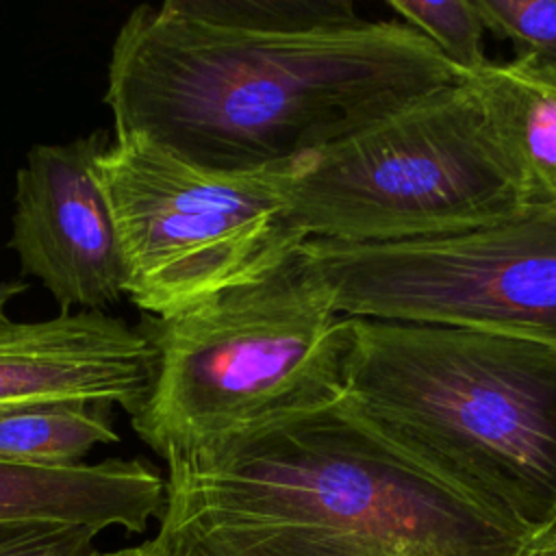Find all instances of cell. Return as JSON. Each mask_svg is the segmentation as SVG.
I'll use <instances>...</instances> for the list:
<instances>
[{"mask_svg":"<svg viewBox=\"0 0 556 556\" xmlns=\"http://www.w3.org/2000/svg\"><path fill=\"white\" fill-rule=\"evenodd\" d=\"M463 76L404 22L267 35L195 0L135 7L111 48L115 137L219 172L282 169Z\"/></svg>","mask_w":556,"mask_h":556,"instance_id":"obj_1","label":"cell"},{"mask_svg":"<svg viewBox=\"0 0 556 556\" xmlns=\"http://www.w3.org/2000/svg\"><path fill=\"white\" fill-rule=\"evenodd\" d=\"M172 556H528L506 523L339 397L163 458Z\"/></svg>","mask_w":556,"mask_h":556,"instance_id":"obj_2","label":"cell"},{"mask_svg":"<svg viewBox=\"0 0 556 556\" xmlns=\"http://www.w3.org/2000/svg\"><path fill=\"white\" fill-rule=\"evenodd\" d=\"M343 397L517 530H556V348L484 328L345 317Z\"/></svg>","mask_w":556,"mask_h":556,"instance_id":"obj_3","label":"cell"},{"mask_svg":"<svg viewBox=\"0 0 556 556\" xmlns=\"http://www.w3.org/2000/svg\"><path fill=\"white\" fill-rule=\"evenodd\" d=\"M298 248L172 317L141 313L154 374L132 432L161 458L343 397L345 326Z\"/></svg>","mask_w":556,"mask_h":556,"instance_id":"obj_4","label":"cell"},{"mask_svg":"<svg viewBox=\"0 0 556 556\" xmlns=\"http://www.w3.org/2000/svg\"><path fill=\"white\" fill-rule=\"evenodd\" d=\"M282 193L302 241L350 245L463 235L526 208L467 80L298 159Z\"/></svg>","mask_w":556,"mask_h":556,"instance_id":"obj_5","label":"cell"},{"mask_svg":"<svg viewBox=\"0 0 556 556\" xmlns=\"http://www.w3.org/2000/svg\"><path fill=\"white\" fill-rule=\"evenodd\" d=\"M282 169L219 172L143 135L115 137L96 172L122 250L124 295L172 317L276 269L302 243L287 219Z\"/></svg>","mask_w":556,"mask_h":556,"instance_id":"obj_6","label":"cell"},{"mask_svg":"<svg viewBox=\"0 0 556 556\" xmlns=\"http://www.w3.org/2000/svg\"><path fill=\"white\" fill-rule=\"evenodd\" d=\"M298 254L343 317L469 326L556 348V208L404 243L308 239Z\"/></svg>","mask_w":556,"mask_h":556,"instance_id":"obj_7","label":"cell"},{"mask_svg":"<svg viewBox=\"0 0 556 556\" xmlns=\"http://www.w3.org/2000/svg\"><path fill=\"white\" fill-rule=\"evenodd\" d=\"M106 130L65 143H35L15 174L9 248L22 276L37 278L61 313L102 311L124 298V263L98 159Z\"/></svg>","mask_w":556,"mask_h":556,"instance_id":"obj_8","label":"cell"},{"mask_svg":"<svg viewBox=\"0 0 556 556\" xmlns=\"http://www.w3.org/2000/svg\"><path fill=\"white\" fill-rule=\"evenodd\" d=\"M152 374L150 341L104 311L0 319V413L87 402L122 406L132 417L150 393Z\"/></svg>","mask_w":556,"mask_h":556,"instance_id":"obj_9","label":"cell"},{"mask_svg":"<svg viewBox=\"0 0 556 556\" xmlns=\"http://www.w3.org/2000/svg\"><path fill=\"white\" fill-rule=\"evenodd\" d=\"M165 504V478L143 458L70 467L0 463V523H65L143 532Z\"/></svg>","mask_w":556,"mask_h":556,"instance_id":"obj_10","label":"cell"},{"mask_svg":"<svg viewBox=\"0 0 556 556\" xmlns=\"http://www.w3.org/2000/svg\"><path fill=\"white\" fill-rule=\"evenodd\" d=\"M521 189L526 208H556V65L486 63L463 78Z\"/></svg>","mask_w":556,"mask_h":556,"instance_id":"obj_11","label":"cell"},{"mask_svg":"<svg viewBox=\"0 0 556 556\" xmlns=\"http://www.w3.org/2000/svg\"><path fill=\"white\" fill-rule=\"evenodd\" d=\"M113 406L65 402L0 413V463L70 467L96 447L117 443Z\"/></svg>","mask_w":556,"mask_h":556,"instance_id":"obj_12","label":"cell"},{"mask_svg":"<svg viewBox=\"0 0 556 556\" xmlns=\"http://www.w3.org/2000/svg\"><path fill=\"white\" fill-rule=\"evenodd\" d=\"M195 4L217 22L267 35H298L365 22L350 0H195Z\"/></svg>","mask_w":556,"mask_h":556,"instance_id":"obj_13","label":"cell"},{"mask_svg":"<svg viewBox=\"0 0 556 556\" xmlns=\"http://www.w3.org/2000/svg\"><path fill=\"white\" fill-rule=\"evenodd\" d=\"M387 7L424 35L463 78L489 63L484 56L486 28L476 0H389Z\"/></svg>","mask_w":556,"mask_h":556,"instance_id":"obj_14","label":"cell"},{"mask_svg":"<svg viewBox=\"0 0 556 556\" xmlns=\"http://www.w3.org/2000/svg\"><path fill=\"white\" fill-rule=\"evenodd\" d=\"M484 28L515 46L519 59L556 65V0H476Z\"/></svg>","mask_w":556,"mask_h":556,"instance_id":"obj_15","label":"cell"},{"mask_svg":"<svg viewBox=\"0 0 556 556\" xmlns=\"http://www.w3.org/2000/svg\"><path fill=\"white\" fill-rule=\"evenodd\" d=\"M98 530L65 523H0V556H96Z\"/></svg>","mask_w":556,"mask_h":556,"instance_id":"obj_16","label":"cell"},{"mask_svg":"<svg viewBox=\"0 0 556 556\" xmlns=\"http://www.w3.org/2000/svg\"><path fill=\"white\" fill-rule=\"evenodd\" d=\"M96 556H172L169 552H165L163 547H159L152 539L143 541L139 545L132 547H122V549H113V552H100Z\"/></svg>","mask_w":556,"mask_h":556,"instance_id":"obj_17","label":"cell"},{"mask_svg":"<svg viewBox=\"0 0 556 556\" xmlns=\"http://www.w3.org/2000/svg\"><path fill=\"white\" fill-rule=\"evenodd\" d=\"M28 291V282L22 280V278H15V280H0V319H7V304L20 295Z\"/></svg>","mask_w":556,"mask_h":556,"instance_id":"obj_18","label":"cell"},{"mask_svg":"<svg viewBox=\"0 0 556 556\" xmlns=\"http://www.w3.org/2000/svg\"><path fill=\"white\" fill-rule=\"evenodd\" d=\"M528 556H556V530L541 536Z\"/></svg>","mask_w":556,"mask_h":556,"instance_id":"obj_19","label":"cell"}]
</instances>
